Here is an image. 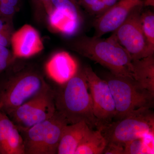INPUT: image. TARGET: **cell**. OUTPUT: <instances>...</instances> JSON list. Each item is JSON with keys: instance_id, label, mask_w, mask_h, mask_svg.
Instances as JSON below:
<instances>
[{"instance_id": "16", "label": "cell", "mask_w": 154, "mask_h": 154, "mask_svg": "<svg viewBox=\"0 0 154 154\" xmlns=\"http://www.w3.org/2000/svg\"><path fill=\"white\" fill-rule=\"evenodd\" d=\"M107 142L101 132L92 131L77 148L75 154H103Z\"/></svg>"}, {"instance_id": "8", "label": "cell", "mask_w": 154, "mask_h": 154, "mask_svg": "<svg viewBox=\"0 0 154 154\" xmlns=\"http://www.w3.org/2000/svg\"><path fill=\"white\" fill-rule=\"evenodd\" d=\"M143 8L142 0L113 34L119 43L128 53L132 60L154 55L149 51L143 31L141 16Z\"/></svg>"}, {"instance_id": "5", "label": "cell", "mask_w": 154, "mask_h": 154, "mask_svg": "<svg viewBox=\"0 0 154 154\" xmlns=\"http://www.w3.org/2000/svg\"><path fill=\"white\" fill-rule=\"evenodd\" d=\"M66 119L56 111L49 119L27 129L19 130L24 140L25 154H57Z\"/></svg>"}, {"instance_id": "20", "label": "cell", "mask_w": 154, "mask_h": 154, "mask_svg": "<svg viewBox=\"0 0 154 154\" xmlns=\"http://www.w3.org/2000/svg\"><path fill=\"white\" fill-rule=\"evenodd\" d=\"M52 8L66 12L81 21V13L77 0H51Z\"/></svg>"}, {"instance_id": "30", "label": "cell", "mask_w": 154, "mask_h": 154, "mask_svg": "<svg viewBox=\"0 0 154 154\" xmlns=\"http://www.w3.org/2000/svg\"><path fill=\"white\" fill-rule=\"evenodd\" d=\"M0 154H1V152H0Z\"/></svg>"}, {"instance_id": "28", "label": "cell", "mask_w": 154, "mask_h": 154, "mask_svg": "<svg viewBox=\"0 0 154 154\" xmlns=\"http://www.w3.org/2000/svg\"><path fill=\"white\" fill-rule=\"evenodd\" d=\"M19 1V0H0V4L6 3L16 7Z\"/></svg>"}, {"instance_id": "14", "label": "cell", "mask_w": 154, "mask_h": 154, "mask_svg": "<svg viewBox=\"0 0 154 154\" xmlns=\"http://www.w3.org/2000/svg\"><path fill=\"white\" fill-rule=\"evenodd\" d=\"M134 79L154 95V57L149 56L132 60Z\"/></svg>"}, {"instance_id": "15", "label": "cell", "mask_w": 154, "mask_h": 154, "mask_svg": "<svg viewBox=\"0 0 154 154\" xmlns=\"http://www.w3.org/2000/svg\"><path fill=\"white\" fill-rule=\"evenodd\" d=\"M47 13L50 25L57 32L67 36H72L79 29L81 21L64 11L52 8Z\"/></svg>"}, {"instance_id": "10", "label": "cell", "mask_w": 154, "mask_h": 154, "mask_svg": "<svg viewBox=\"0 0 154 154\" xmlns=\"http://www.w3.org/2000/svg\"><path fill=\"white\" fill-rule=\"evenodd\" d=\"M141 1L118 0L95 20L94 36L102 37L104 34L115 31L124 22L132 9Z\"/></svg>"}, {"instance_id": "6", "label": "cell", "mask_w": 154, "mask_h": 154, "mask_svg": "<svg viewBox=\"0 0 154 154\" xmlns=\"http://www.w3.org/2000/svg\"><path fill=\"white\" fill-rule=\"evenodd\" d=\"M154 115L151 108H141L126 117L97 128L107 143L125 146L128 142L154 132Z\"/></svg>"}, {"instance_id": "7", "label": "cell", "mask_w": 154, "mask_h": 154, "mask_svg": "<svg viewBox=\"0 0 154 154\" xmlns=\"http://www.w3.org/2000/svg\"><path fill=\"white\" fill-rule=\"evenodd\" d=\"M56 111L55 91L46 84L36 95L8 115L21 130L49 119Z\"/></svg>"}, {"instance_id": "22", "label": "cell", "mask_w": 154, "mask_h": 154, "mask_svg": "<svg viewBox=\"0 0 154 154\" xmlns=\"http://www.w3.org/2000/svg\"><path fill=\"white\" fill-rule=\"evenodd\" d=\"M12 60L11 53L7 47L0 45V72L7 69Z\"/></svg>"}, {"instance_id": "27", "label": "cell", "mask_w": 154, "mask_h": 154, "mask_svg": "<svg viewBox=\"0 0 154 154\" xmlns=\"http://www.w3.org/2000/svg\"><path fill=\"white\" fill-rule=\"evenodd\" d=\"M43 4L46 12L48 13L52 8V5L51 3V0H37Z\"/></svg>"}, {"instance_id": "17", "label": "cell", "mask_w": 154, "mask_h": 154, "mask_svg": "<svg viewBox=\"0 0 154 154\" xmlns=\"http://www.w3.org/2000/svg\"><path fill=\"white\" fill-rule=\"evenodd\" d=\"M142 27L150 53H154V14L152 11H143L141 16Z\"/></svg>"}, {"instance_id": "4", "label": "cell", "mask_w": 154, "mask_h": 154, "mask_svg": "<svg viewBox=\"0 0 154 154\" xmlns=\"http://www.w3.org/2000/svg\"><path fill=\"white\" fill-rule=\"evenodd\" d=\"M47 84L33 71L19 72L0 85V111L7 115L36 95Z\"/></svg>"}, {"instance_id": "13", "label": "cell", "mask_w": 154, "mask_h": 154, "mask_svg": "<svg viewBox=\"0 0 154 154\" xmlns=\"http://www.w3.org/2000/svg\"><path fill=\"white\" fill-rule=\"evenodd\" d=\"M93 131L85 122L65 127L58 147V154H75L77 148Z\"/></svg>"}, {"instance_id": "12", "label": "cell", "mask_w": 154, "mask_h": 154, "mask_svg": "<svg viewBox=\"0 0 154 154\" xmlns=\"http://www.w3.org/2000/svg\"><path fill=\"white\" fill-rule=\"evenodd\" d=\"M79 69L76 60L66 51L55 54L45 65V71L48 76L60 85L68 82Z\"/></svg>"}, {"instance_id": "18", "label": "cell", "mask_w": 154, "mask_h": 154, "mask_svg": "<svg viewBox=\"0 0 154 154\" xmlns=\"http://www.w3.org/2000/svg\"><path fill=\"white\" fill-rule=\"evenodd\" d=\"M5 154H25L24 140L16 126L11 131L6 141Z\"/></svg>"}, {"instance_id": "23", "label": "cell", "mask_w": 154, "mask_h": 154, "mask_svg": "<svg viewBox=\"0 0 154 154\" xmlns=\"http://www.w3.org/2000/svg\"><path fill=\"white\" fill-rule=\"evenodd\" d=\"M103 154H124V146L119 144L107 143Z\"/></svg>"}, {"instance_id": "19", "label": "cell", "mask_w": 154, "mask_h": 154, "mask_svg": "<svg viewBox=\"0 0 154 154\" xmlns=\"http://www.w3.org/2000/svg\"><path fill=\"white\" fill-rule=\"evenodd\" d=\"M16 125L5 113L0 111V152L5 154V145L11 131Z\"/></svg>"}, {"instance_id": "1", "label": "cell", "mask_w": 154, "mask_h": 154, "mask_svg": "<svg viewBox=\"0 0 154 154\" xmlns=\"http://www.w3.org/2000/svg\"><path fill=\"white\" fill-rule=\"evenodd\" d=\"M54 91L56 110L69 124L83 121L91 129L96 127L92 97L83 69Z\"/></svg>"}, {"instance_id": "25", "label": "cell", "mask_w": 154, "mask_h": 154, "mask_svg": "<svg viewBox=\"0 0 154 154\" xmlns=\"http://www.w3.org/2000/svg\"><path fill=\"white\" fill-rule=\"evenodd\" d=\"M12 32L11 18L0 17V33Z\"/></svg>"}, {"instance_id": "21", "label": "cell", "mask_w": 154, "mask_h": 154, "mask_svg": "<svg viewBox=\"0 0 154 154\" xmlns=\"http://www.w3.org/2000/svg\"><path fill=\"white\" fill-rule=\"evenodd\" d=\"M152 154L146 146L142 137L128 142L125 144L124 154Z\"/></svg>"}, {"instance_id": "2", "label": "cell", "mask_w": 154, "mask_h": 154, "mask_svg": "<svg viewBox=\"0 0 154 154\" xmlns=\"http://www.w3.org/2000/svg\"><path fill=\"white\" fill-rule=\"evenodd\" d=\"M73 48L81 55L107 68L112 74L134 79L132 59L113 34L106 39L82 36L75 42Z\"/></svg>"}, {"instance_id": "29", "label": "cell", "mask_w": 154, "mask_h": 154, "mask_svg": "<svg viewBox=\"0 0 154 154\" xmlns=\"http://www.w3.org/2000/svg\"><path fill=\"white\" fill-rule=\"evenodd\" d=\"M143 7H153L154 6V0H143Z\"/></svg>"}, {"instance_id": "11", "label": "cell", "mask_w": 154, "mask_h": 154, "mask_svg": "<svg viewBox=\"0 0 154 154\" xmlns=\"http://www.w3.org/2000/svg\"><path fill=\"white\" fill-rule=\"evenodd\" d=\"M11 44L13 56L17 58H28L44 49L38 31L29 25H25L12 33Z\"/></svg>"}, {"instance_id": "9", "label": "cell", "mask_w": 154, "mask_h": 154, "mask_svg": "<svg viewBox=\"0 0 154 154\" xmlns=\"http://www.w3.org/2000/svg\"><path fill=\"white\" fill-rule=\"evenodd\" d=\"M83 69L92 97L96 127L109 124L112 122L116 113L115 103L110 87L91 67H85Z\"/></svg>"}, {"instance_id": "3", "label": "cell", "mask_w": 154, "mask_h": 154, "mask_svg": "<svg viewBox=\"0 0 154 154\" xmlns=\"http://www.w3.org/2000/svg\"><path fill=\"white\" fill-rule=\"evenodd\" d=\"M115 103L114 119L119 120L135 110L154 106V95L134 79L110 73L105 77Z\"/></svg>"}, {"instance_id": "26", "label": "cell", "mask_w": 154, "mask_h": 154, "mask_svg": "<svg viewBox=\"0 0 154 154\" xmlns=\"http://www.w3.org/2000/svg\"><path fill=\"white\" fill-rule=\"evenodd\" d=\"M12 32H4L0 33V45L3 46H8L11 44V39Z\"/></svg>"}, {"instance_id": "24", "label": "cell", "mask_w": 154, "mask_h": 154, "mask_svg": "<svg viewBox=\"0 0 154 154\" xmlns=\"http://www.w3.org/2000/svg\"><path fill=\"white\" fill-rule=\"evenodd\" d=\"M15 6L8 4H0V17L11 18L15 14Z\"/></svg>"}]
</instances>
